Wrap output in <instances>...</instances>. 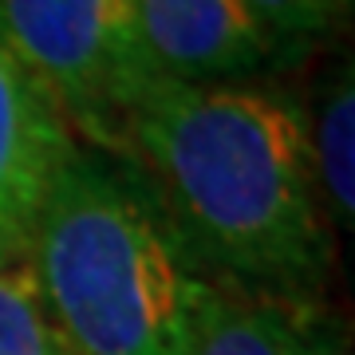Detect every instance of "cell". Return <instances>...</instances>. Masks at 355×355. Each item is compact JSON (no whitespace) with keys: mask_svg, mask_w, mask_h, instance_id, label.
<instances>
[{"mask_svg":"<svg viewBox=\"0 0 355 355\" xmlns=\"http://www.w3.org/2000/svg\"><path fill=\"white\" fill-rule=\"evenodd\" d=\"M79 139L0 48V268H24L36 217Z\"/></svg>","mask_w":355,"mask_h":355,"instance_id":"4","label":"cell"},{"mask_svg":"<svg viewBox=\"0 0 355 355\" xmlns=\"http://www.w3.org/2000/svg\"><path fill=\"white\" fill-rule=\"evenodd\" d=\"M135 28L154 83H233L272 55L245 0H135Z\"/></svg>","mask_w":355,"mask_h":355,"instance_id":"5","label":"cell"},{"mask_svg":"<svg viewBox=\"0 0 355 355\" xmlns=\"http://www.w3.org/2000/svg\"><path fill=\"white\" fill-rule=\"evenodd\" d=\"M119 158L198 265L277 300L324 277L328 229L308 123L277 91L249 79L150 83L127 114Z\"/></svg>","mask_w":355,"mask_h":355,"instance_id":"1","label":"cell"},{"mask_svg":"<svg viewBox=\"0 0 355 355\" xmlns=\"http://www.w3.org/2000/svg\"><path fill=\"white\" fill-rule=\"evenodd\" d=\"M182 355H316V347L288 300L217 288Z\"/></svg>","mask_w":355,"mask_h":355,"instance_id":"6","label":"cell"},{"mask_svg":"<svg viewBox=\"0 0 355 355\" xmlns=\"http://www.w3.org/2000/svg\"><path fill=\"white\" fill-rule=\"evenodd\" d=\"M0 48L83 146L119 158L127 114L154 83L135 0H0Z\"/></svg>","mask_w":355,"mask_h":355,"instance_id":"3","label":"cell"},{"mask_svg":"<svg viewBox=\"0 0 355 355\" xmlns=\"http://www.w3.org/2000/svg\"><path fill=\"white\" fill-rule=\"evenodd\" d=\"M0 355H64L28 268H0Z\"/></svg>","mask_w":355,"mask_h":355,"instance_id":"9","label":"cell"},{"mask_svg":"<svg viewBox=\"0 0 355 355\" xmlns=\"http://www.w3.org/2000/svg\"><path fill=\"white\" fill-rule=\"evenodd\" d=\"M352 139H355V91H352V67H343L324 91L316 123L308 127V154H312L320 205H324V217L340 229H352V209H355Z\"/></svg>","mask_w":355,"mask_h":355,"instance_id":"7","label":"cell"},{"mask_svg":"<svg viewBox=\"0 0 355 355\" xmlns=\"http://www.w3.org/2000/svg\"><path fill=\"white\" fill-rule=\"evenodd\" d=\"M24 268L64 355H182L217 292L142 178L83 142L40 209Z\"/></svg>","mask_w":355,"mask_h":355,"instance_id":"2","label":"cell"},{"mask_svg":"<svg viewBox=\"0 0 355 355\" xmlns=\"http://www.w3.org/2000/svg\"><path fill=\"white\" fill-rule=\"evenodd\" d=\"M316 355H340V352H316Z\"/></svg>","mask_w":355,"mask_h":355,"instance_id":"10","label":"cell"},{"mask_svg":"<svg viewBox=\"0 0 355 355\" xmlns=\"http://www.w3.org/2000/svg\"><path fill=\"white\" fill-rule=\"evenodd\" d=\"M253 12L268 51L304 48L312 40L328 36L352 12V0H245Z\"/></svg>","mask_w":355,"mask_h":355,"instance_id":"8","label":"cell"}]
</instances>
